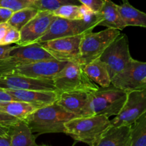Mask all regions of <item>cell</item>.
Here are the masks:
<instances>
[{"label": "cell", "mask_w": 146, "mask_h": 146, "mask_svg": "<svg viewBox=\"0 0 146 146\" xmlns=\"http://www.w3.org/2000/svg\"><path fill=\"white\" fill-rule=\"evenodd\" d=\"M77 117L57 104L37 108L24 120L32 133L37 135L64 133L67 121Z\"/></svg>", "instance_id": "cell-1"}, {"label": "cell", "mask_w": 146, "mask_h": 146, "mask_svg": "<svg viewBox=\"0 0 146 146\" xmlns=\"http://www.w3.org/2000/svg\"><path fill=\"white\" fill-rule=\"evenodd\" d=\"M111 126V120L106 115L79 116L66 123L64 133L71 136L76 141L94 146Z\"/></svg>", "instance_id": "cell-2"}, {"label": "cell", "mask_w": 146, "mask_h": 146, "mask_svg": "<svg viewBox=\"0 0 146 146\" xmlns=\"http://www.w3.org/2000/svg\"><path fill=\"white\" fill-rule=\"evenodd\" d=\"M127 98V92L111 84L91 92L88 106V115H117Z\"/></svg>", "instance_id": "cell-3"}, {"label": "cell", "mask_w": 146, "mask_h": 146, "mask_svg": "<svg viewBox=\"0 0 146 146\" xmlns=\"http://www.w3.org/2000/svg\"><path fill=\"white\" fill-rule=\"evenodd\" d=\"M53 81L59 93L74 91L91 93L99 88L87 76L82 66L75 62H67L53 78Z\"/></svg>", "instance_id": "cell-4"}, {"label": "cell", "mask_w": 146, "mask_h": 146, "mask_svg": "<svg viewBox=\"0 0 146 146\" xmlns=\"http://www.w3.org/2000/svg\"><path fill=\"white\" fill-rule=\"evenodd\" d=\"M67 64L58 60H46L27 64H11L0 59V74H11L34 78L53 79Z\"/></svg>", "instance_id": "cell-5"}, {"label": "cell", "mask_w": 146, "mask_h": 146, "mask_svg": "<svg viewBox=\"0 0 146 146\" xmlns=\"http://www.w3.org/2000/svg\"><path fill=\"white\" fill-rule=\"evenodd\" d=\"M120 33V30L106 28L98 32H89L84 34L81 39L78 64L84 66L98 59L106 48L114 41Z\"/></svg>", "instance_id": "cell-6"}, {"label": "cell", "mask_w": 146, "mask_h": 146, "mask_svg": "<svg viewBox=\"0 0 146 146\" xmlns=\"http://www.w3.org/2000/svg\"><path fill=\"white\" fill-rule=\"evenodd\" d=\"M128 37L120 34L106 48L99 59L106 64L111 78L124 69L132 59Z\"/></svg>", "instance_id": "cell-7"}, {"label": "cell", "mask_w": 146, "mask_h": 146, "mask_svg": "<svg viewBox=\"0 0 146 146\" xmlns=\"http://www.w3.org/2000/svg\"><path fill=\"white\" fill-rule=\"evenodd\" d=\"M84 35L81 34L63 37L38 44L58 61L78 64L81 55L80 46Z\"/></svg>", "instance_id": "cell-8"}, {"label": "cell", "mask_w": 146, "mask_h": 146, "mask_svg": "<svg viewBox=\"0 0 146 146\" xmlns=\"http://www.w3.org/2000/svg\"><path fill=\"white\" fill-rule=\"evenodd\" d=\"M145 112L146 88L129 91L122 109L111 124L112 126L131 125Z\"/></svg>", "instance_id": "cell-9"}, {"label": "cell", "mask_w": 146, "mask_h": 146, "mask_svg": "<svg viewBox=\"0 0 146 146\" xmlns=\"http://www.w3.org/2000/svg\"><path fill=\"white\" fill-rule=\"evenodd\" d=\"M146 77V62L133 58L123 70L111 78V84L126 92L146 88L143 80Z\"/></svg>", "instance_id": "cell-10"}, {"label": "cell", "mask_w": 146, "mask_h": 146, "mask_svg": "<svg viewBox=\"0 0 146 146\" xmlns=\"http://www.w3.org/2000/svg\"><path fill=\"white\" fill-rule=\"evenodd\" d=\"M56 18L52 11L38 10L36 15L19 31L21 37L17 43V46H21L37 43Z\"/></svg>", "instance_id": "cell-11"}, {"label": "cell", "mask_w": 146, "mask_h": 146, "mask_svg": "<svg viewBox=\"0 0 146 146\" xmlns=\"http://www.w3.org/2000/svg\"><path fill=\"white\" fill-rule=\"evenodd\" d=\"M0 88L11 90L56 91L53 79L34 78L11 74H0Z\"/></svg>", "instance_id": "cell-12"}, {"label": "cell", "mask_w": 146, "mask_h": 146, "mask_svg": "<svg viewBox=\"0 0 146 146\" xmlns=\"http://www.w3.org/2000/svg\"><path fill=\"white\" fill-rule=\"evenodd\" d=\"M89 32L91 31L87 29L81 19L69 20L57 17L51 23L46 32L38 40L37 43L81 34H86Z\"/></svg>", "instance_id": "cell-13"}, {"label": "cell", "mask_w": 146, "mask_h": 146, "mask_svg": "<svg viewBox=\"0 0 146 146\" xmlns=\"http://www.w3.org/2000/svg\"><path fill=\"white\" fill-rule=\"evenodd\" d=\"M55 58L38 43L27 46H17L4 61L11 64H27L36 61L54 60Z\"/></svg>", "instance_id": "cell-14"}, {"label": "cell", "mask_w": 146, "mask_h": 146, "mask_svg": "<svg viewBox=\"0 0 146 146\" xmlns=\"http://www.w3.org/2000/svg\"><path fill=\"white\" fill-rule=\"evenodd\" d=\"M16 101L31 104L36 108H43L55 104L59 97L57 91L40 90H11L4 89Z\"/></svg>", "instance_id": "cell-15"}, {"label": "cell", "mask_w": 146, "mask_h": 146, "mask_svg": "<svg viewBox=\"0 0 146 146\" xmlns=\"http://www.w3.org/2000/svg\"><path fill=\"white\" fill-rule=\"evenodd\" d=\"M91 93L83 91L60 93L56 104L77 117L88 116V106Z\"/></svg>", "instance_id": "cell-16"}, {"label": "cell", "mask_w": 146, "mask_h": 146, "mask_svg": "<svg viewBox=\"0 0 146 146\" xmlns=\"http://www.w3.org/2000/svg\"><path fill=\"white\" fill-rule=\"evenodd\" d=\"M94 146H131V125H111Z\"/></svg>", "instance_id": "cell-17"}, {"label": "cell", "mask_w": 146, "mask_h": 146, "mask_svg": "<svg viewBox=\"0 0 146 146\" xmlns=\"http://www.w3.org/2000/svg\"><path fill=\"white\" fill-rule=\"evenodd\" d=\"M10 146H38L36 143V136L24 121H19L9 127Z\"/></svg>", "instance_id": "cell-18"}, {"label": "cell", "mask_w": 146, "mask_h": 146, "mask_svg": "<svg viewBox=\"0 0 146 146\" xmlns=\"http://www.w3.org/2000/svg\"><path fill=\"white\" fill-rule=\"evenodd\" d=\"M118 4L113 2L111 0H104V4L98 13L101 16L102 21L99 26H104L110 29L123 30L126 27L119 14Z\"/></svg>", "instance_id": "cell-19"}, {"label": "cell", "mask_w": 146, "mask_h": 146, "mask_svg": "<svg viewBox=\"0 0 146 146\" xmlns=\"http://www.w3.org/2000/svg\"><path fill=\"white\" fill-rule=\"evenodd\" d=\"M87 76L101 87H108L111 84V78L106 64L98 59L82 66Z\"/></svg>", "instance_id": "cell-20"}, {"label": "cell", "mask_w": 146, "mask_h": 146, "mask_svg": "<svg viewBox=\"0 0 146 146\" xmlns=\"http://www.w3.org/2000/svg\"><path fill=\"white\" fill-rule=\"evenodd\" d=\"M119 14L127 27H139L146 28V13L137 9L130 3L117 5Z\"/></svg>", "instance_id": "cell-21"}, {"label": "cell", "mask_w": 146, "mask_h": 146, "mask_svg": "<svg viewBox=\"0 0 146 146\" xmlns=\"http://www.w3.org/2000/svg\"><path fill=\"white\" fill-rule=\"evenodd\" d=\"M36 109L31 104L23 101H12L0 103V112L5 113L21 121H24L29 114Z\"/></svg>", "instance_id": "cell-22"}, {"label": "cell", "mask_w": 146, "mask_h": 146, "mask_svg": "<svg viewBox=\"0 0 146 146\" xmlns=\"http://www.w3.org/2000/svg\"><path fill=\"white\" fill-rule=\"evenodd\" d=\"M38 9L34 7H27L14 11L7 23L13 28L20 31L38 13Z\"/></svg>", "instance_id": "cell-23"}, {"label": "cell", "mask_w": 146, "mask_h": 146, "mask_svg": "<svg viewBox=\"0 0 146 146\" xmlns=\"http://www.w3.org/2000/svg\"><path fill=\"white\" fill-rule=\"evenodd\" d=\"M131 146H146V112L131 125Z\"/></svg>", "instance_id": "cell-24"}, {"label": "cell", "mask_w": 146, "mask_h": 146, "mask_svg": "<svg viewBox=\"0 0 146 146\" xmlns=\"http://www.w3.org/2000/svg\"><path fill=\"white\" fill-rule=\"evenodd\" d=\"M81 5H74V4L63 5L52 12L54 15L60 18L69 20H79L82 19Z\"/></svg>", "instance_id": "cell-25"}, {"label": "cell", "mask_w": 146, "mask_h": 146, "mask_svg": "<svg viewBox=\"0 0 146 146\" xmlns=\"http://www.w3.org/2000/svg\"><path fill=\"white\" fill-rule=\"evenodd\" d=\"M67 4L81 5V4L78 0H38L34 1V6L37 9L50 11H54L58 7Z\"/></svg>", "instance_id": "cell-26"}, {"label": "cell", "mask_w": 146, "mask_h": 146, "mask_svg": "<svg viewBox=\"0 0 146 146\" xmlns=\"http://www.w3.org/2000/svg\"><path fill=\"white\" fill-rule=\"evenodd\" d=\"M0 7L9 9L13 11L27 7H34V1L31 0H0Z\"/></svg>", "instance_id": "cell-27"}, {"label": "cell", "mask_w": 146, "mask_h": 146, "mask_svg": "<svg viewBox=\"0 0 146 146\" xmlns=\"http://www.w3.org/2000/svg\"><path fill=\"white\" fill-rule=\"evenodd\" d=\"M20 31L10 26L5 35L0 41V45H9L13 43L17 44L20 40Z\"/></svg>", "instance_id": "cell-28"}, {"label": "cell", "mask_w": 146, "mask_h": 146, "mask_svg": "<svg viewBox=\"0 0 146 146\" xmlns=\"http://www.w3.org/2000/svg\"><path fill=\"white\" fill-rule=\"evenodd\" d=\"M78 1L81 4L87 7L94 12H98L104 4V0H78Z\"/></svg>", "instance_id": "cell-29"}, {"label": "cell", "mask_w": 146, "mask_h": 146, "mask_svg": "<svg viewBox=\"0 0 146 146\" xmlns=\"http://www.w3.org/2000/svg\"><path fill=\"white\" fill-rule=\"evenodd\" d=\"M19 121H20V120L18 118H14V117L8 115L5 113L0 112V125H2L4 127H9L15 124Z\"/></svg>", "instance_id": "cell-30"}, {"label": "cell", "mask_w": 146, "mask_h": 146, "mask_svg": "<svg viewBox=\"0 0 146 146\" xmlns=\"http://www.w3.org/2000/svg\"><path fill=\"white\" fill-rule=\"evenodd\" d=\"M0 146H10L9 127L0 125Z\"/></svg>", "instance_id": "cell-31"}, {"label": "cell", "mask_w": 146, "mask_h": 146, "mask_svg": "<svg viewBox=\"0 0 146 146\" xmlns=\"http://www.w3.org/2000/svg\"><path fill=\"white\" fill-rule=\"evenodd\" d=\"M13 13H14V11L9 9L0 7V24L7 22Z\"/></svg>", "instance_id": "cell-32"}, {"label": "cell", "mask_w": 146, "mask_h": 146, "mask_svg": "<svg viewBox=\"0 0 146 146\" xmlns=\"http://www.w3.org/2000/svg\"><path fill=\"white\" fill-rule=\"evenodd\" d=\"M17 45L11 46L10 45H0V59H4L9 56L10 52L14 48H16Z\"/></svg>", "instance_id": "cell-33"}, {"label": "cell", "mask_w": 146, "mask_h": 146, "mask_svg": "<svg viewBox=\"0 0 146 146\" xmlns=\"http://www.w3.org/2000/svg\"><path fill=\"white\" fill-rule=\"evenodd\" d=\"M16 101L10 94H9L4 88H0V103L9 102V101Z\"/></svg>", "instance_id": "cell-34"}, {"label": "cell", "mask_w": 146, "mask_h": 146, "mask_svg": "<svg viewBox=\"0 0 146 146\" xmlns=\"http://www.w3.org/2000/svg\"><path fill=\"white\" fill-rule=\"evenodd\" d=\"M9 27L10 25L7 22L1 23V24H0V36L1 37V38L4 37V35H5L6 32L7 31L8 29L9 28Z\"/></svg>", "instance_id": "cell-35"}, {"label": "cell", "mask_w": 146, "mask_h": 146, "mask_svg": "<svg viewBox=\"0 0 146 146\" xmlns=\"http://www.w3.org/2000/svg\"><path fill=\"white\" fill-rule=\"evenodd\" d=\"M123 1V3H128L129 1H128V0H122Z\"/></svg>", "instance_id": "cell-36"}, {"label": "cell", "mask_w": 146, "mask_h": 146, "mask_svg": "<svg viewBox=\"0 0 146 146\" xmlns=\"http://www.w3.org/2000/svg\"><path fill=\"white\" fill-rule=\"evenodd\" d=\"M143 83H145L146 84V77L145 78H144V80H143Z\"/></svg>", "instance_id": "cell-37"}, {"label": "cell", "mask_w": 146, "mask_h": 146, "mask_svg": "<svg viewBox=\"0 0 146 146\" xmlns=\"http://www.w3.org/2000/svg\"><path fill=\"white\" fill-rule=\"evenodd\" d=\"M31 1H38V0H31Z\"/></svg>", "instance_id": "cell-38"}, {"label": "cell", "mask_w": 146, "mask_h": 146, "mask_svg": "<svg viewBox=\"0 0 146 146\" xmlns=\"http://www.w3.org/2000/svg\"><path fill=\"white\" fill-rule=\"evenodd\" d=\"M39 146V145H38ZM41 146H49V145H41Z\"/></svg>", "instance_id": "cell-39"}, {"label": "cell", "mask_w": 146, "mask_h": 146, "mask_svg": "<svg viewBox=\"0 0 146 146\" xmlns=\"http://www.w3.org/2000/svg\"><path fill=\"white\" fill-rule=\"evenodd\" d=\"M1 37L0 36V41H1Z\"/></svg>", "instance_id": "cell-40"}]
</instances>
